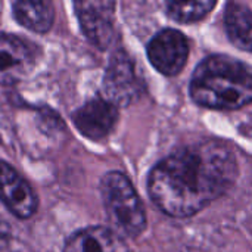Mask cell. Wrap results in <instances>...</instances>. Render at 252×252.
I'll return each mask as SVG.
<instances>
[{"mask_svg": "<svg viewBox=\"0 0 252 252\" xmlns=\"http://www.w3.org/2000/svg\"><path fill=\"white\" fill-rule=\"evenodd\" d=\"M238 177L233 152L221 142L188 145L158 162L148 180L154 204L177 219L190 217L223 196Z\"/></svg>", "mask_w": 252, "mask_h": 252, "instance_id": "6da1fadb", "label": "cell"}, {"mask_svg": "<svg viewBox=\"0 0 252 252\" xmlns=\"http://www.w3.org/2000/svg\"><path fill=\"white\" fill-rule=\"evenodd\" d=\"M190 96L205 108L239 109L252 102V68L230 56H210L192 75Z\"/></svg>", "mask_w": 252, "mask_h": 252, "instance_id": "7a4b0ae2", "label": "cell"}, {"mask_svg": "<svg viewBox=\"0 0 252 252\" xmlns=\"http://www.w3.org/2000/svg\"><path fill=\"white\" fill-rule=\"evenodd\" d=\"M100 193L112 230L120 236L137 238L146 227V214L128 177L120 171L105 174Z\"/></svg>", "mask_w": 252, "mask_h": 252, "instance_id": "3957f363", "label": "cell"}, {"mask_svg": "<svg viewBox=\"0 0 252 252\" xmlns=\"http://www.w3.org/2000/svg\"><path fill=\"white\" fill-rule=\"evenodd\" d=\"M142 93L143 84L136 72L133 61L126 52H115L103 77L105 99L115 106H128L136 102Z\"/></svg>", "mask_w": 252, "mask_h": 252, "instance_id": "277c9868", "label": "cell"}, {"mask_svg": "<svg viewBox=\"0 0 252 252\" xmlns=\"http://www.w3.org/2000/svg\"><path fill=\"white\" fill-rule=\"evenodd\" d=\"M74 9L84 35L99 49H106L115 35V3L114 1H75Z\"/></svg>", "mask_w": 252, "mask_h": 252, "instance_id": "5b68a950", "label": "cell"}, {"mask_svg": "<svg viewBox=\"0 0 252 252\" xmlns=\"http://www.w3.org/2000/svg\"><path fill=\"white\" fill-rule=\"evenodd\" d=\"M189 56V43L183 32L167 28L159 31L148 44L151 63L164 75L179 74Z\"/></svg>", "mask_w": 252, "mask_h": 252, "instance_id": "8992f818", "label": "cell"}, {"mask_svg": "<svg viewBox=\"0 0 252 252\" xmlns=\"http://www.w3.org/2000/svg\"><path fill=\"white\" fill-rule=\"evenodd\" d=\"M0 201L19 219H30L38 205L32 188L3 161H0Z\"/></svg>", "mask_w": 252, "mask_h": 252, "instance_id": "52a82bcc", "label": "cell"}, {"mask_svg": "<svg viewBox=\"0 0 252 252\" xmlns=\"http://www.w3.org/2000/svg\"><path fill=\"white\" fill-rule=\"evenodd\" d=\"M118 121V109L106 99H93L72 114V123L87 139L100 140L106 137Z\"/></svg>", "mask_w": 252, "mask_h": 252, "instance_id": "ba28073f", "label": "cell"}, {"mask_svg": "<svg viewBox=\"0 0 252 252\" xmlns=\"http://www.w3.org/2000/svg\"><path fill=\"white\" fill-rule=\"evenodd\" d=\"M34 66V55L21 38L0 34V84L10 86L25 78Z\"/></svg>", "mask_w": 252, "mask_h": 252, "instance_id": "9c48e42d", "label": "cell"}, {"mask_svg": "<svg viewBox=\"0 0 252 252\" xmlns=\"http://www.w3.org/2000/svg\"><path fill=\"white\" fill-rule=\"evenodd\" d=\"M63 252H130V250L117 232L94 226L75 232L66 241Z\"/></svg>", "mask_w": 252, "mask_h": 252, "instance_id": "30bf717a", "label": "cell"}, {"mask_svg": "<svg viewBox=\"0 0 252 252\" xmlns=\"http://www.w3.org/2000/svg\"><path fill=\"white\" fill-rule=\"evenodd\" d=\"M224 25L236 47L252 52V12L248 6L236 1L229 3L224 12Z\"/></svg>", "mask_w": 252, "mask_h": 252, "instance_id": "8fae6325", "label": "cell"}, {"mask_svg": "<svg viewBox=\"0 0 252 252\" xmlns=\"http://www.w3.org/2000/svg\"><path fill=\"white\" fill-rule=\"evenodd\" d=\"M13 16L25 28L35 32H46L53 24L55 9L50 1L21 0L13 3Z\"/></svg>", "mask_w": 252, "mask_h": 252, "instance_id": "7c38bea8", "label": "cell"}, {"mask_svg": "<svg viewBox=\"0 0 252 252\" xmlns=\"http://www.w3.org/2000/svg\"><path fill=\"white\" fill-rule=\"evenodd\" d=\"M216 1H171L167 6L168 15L179 22H196L202 19L213 7Z\"/></svg>", "mask_w": 252, "mask_h": 252, "instance_id": "4fadbf2b", "label": "cell"}]
</instances>
